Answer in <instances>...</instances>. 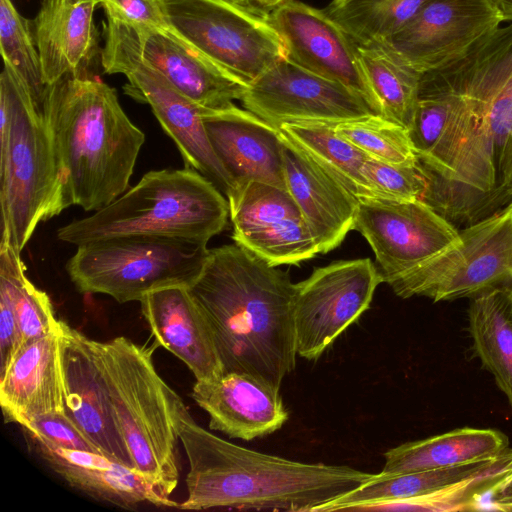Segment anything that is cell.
I'll return each instance as SVG.
<instances>
[{"instance_id": "7402d4cb", "label": "cell", "mask_w": 512, "mask_h": 512, "mask_svg": "<svg viewBox=\"0 0 512 512\" xmlns=\"http://www.w3.org/2000/svg\"><path fill=\"white\" fill-rule=\"evenodd\" d=\"M286 188L297 203L321 254L354 229L358 198L284 134Z\"/></svg>"}, {"instance_id": "8992f818", "label": "cell", "mask_w": 512, "mask_h": 512, "mask_svg": "<svg viewBox=\"0 0 512 512\" xmlns=\"http://www.w3.org/2000/svg\"><path fill=\"white\" fill-rule=\"evenodd\" d=\"M228 216V200L198 171L189 167L152 170L109 205L60 227L57 238L76 246L123 235L207 244L225 229Z\"/></svg>"}, {"instance_id": "603a6c76", "label": "cell", "mask_w": 512, "mask_h": 512, "mask_svg": "<svg viewBox=\"0 0 512 512\" xmlns=\"http://www.w3.org/2000/svg\"><path fill=\"white\" fill-rule=\"evenodd\" d=\"M139 302L155 344L184 362L196 381L224 373L211 325L189 287L159 289Z\"/></svg>"}, {"instance_id": "d590c367", "label": "cell", "mask_w": 512, "mask_h": 512, "mask_svg": "<svg viewBox=\"0 0 512 512\" xmlns=\"http://www.w3.org/2000/svg\"><path fill=\"white\" fill-rule=\"evenodd\" d=\"M0 46L4 62L21 78L41 111L46 85L32 22L17 11L11 0H0Z\"/></svg>"}, {"instance_id": "4316f807", "label": "cell", "mask_w": 512, "mask_h": 512, "mask_svg": "<svg viewBox=\"0 0 512 512\" xmlns=\"http://www.w3.org/2000/svg\"><path fill=\"white\" fill-rule=\"evenodd\" d=\"M48 466L71 487L122 508L141 503L175 507L178 503L138 471L94 452L55 447L29 436Z\"/></svg>"}, {"instance_id": "277c9868", "label": "cell", "mask_w": 512, "mask_h": 512, "mask_svg": "<svg viewBox=\"0 0 512 512\" xmlns=\"http://www.w3.org/2000/svg\"><path fill=\"white\" fill-rule=\"evenodd\" d=\"M41 112L70 205L95 212L130 187L145 134L114 88L90 76H65L46 87Z\"/></svg>"}, {"instance_id": "8fae6325", "label": "cell", "mask_w": 512, "mask_h": 512, "mask_svg": "<svg viewBox=\"0 0 512 512\" xmlns=\"http://www.w3.org/2000/svg\"><path fill=\"white\" fill-rule=\"evenodd\" d=\"M169 27L210 60L255 80L287 58L267 13L236 0H161Z\"/></svg>"}, {"instance_id": "ee69618b", "label": "cell", "mask_w": 512, "mask_h": 512, "mask_svg": "<svg viewBox=\"0 0 512 512\" xmlns=\"http://www.w3.org/2000/svg\"><path fill=\"white\" fill-rule=\"evenodd\" d=\"M244 3L253 2L263 8L274 9L288 0H242Z\"/></svg>"}, {"instance_id": "9c48e42d", "label": "cell", "mask_w": 512, "mask_h": 512, "mask_svg": "<svg viewBox=\"0 0 512 512\" xmlns=\"http://www.w3.org/2000/svg\"><path fill=\"white\" fill-rule=\"evenodd\" d=\"M101 64L107 74H123L124 92L148 104L163 130L176 144L185 167L209 179L225 196L235 183L223 167L209 141L203 107L174 88L163 75L141 57L129 24L107 19Z\"/></svg>"}, {"instance_id": "d6986e66", "label": "cell", "mask_w": 512, "mask_h": 512, "mask_svg": "<svg viewBox=\"0 0 512 512\" xmlns=\"http://www.w3.org/2000/svg\"><path fill=\"white\" fill-rule=\"evenodd\" d=\"M130 26L142 59L190 100L207 109L241 101L249 83L210 60L170 27Z\"/></svg>"}, {"instance_id": "ba28073f", "label": "cell", "mask_w": 512, "mask_h": 512, "mask_svg": "<svg viewBox=\"0 0 512 512\" xmlns=\"http://www.w3.org/2000/svg\"><path fill=\"white\" fill-rule=\"evenodd\" d=\"M206 243L175 237L123 235L77 246L66 271L82 293L119 303L174 286L190 287L204 266Z\"/></svg>"}, {"instance_id": "ac0fdd59", "label": "cell", "mask_w": 512, "mask_h": 512, "mask_svg": "<svg viewBox=\"0 0 512 512\" xmlns=\"http://www.w3.org/2000/svg\"><path fill=\"white\" fill-rule=\"evenodd\" d=\"M65 414L111 460L135 470L117 426L96 340L60 320Z\"/></svg>"}, {"instance_id": "836d02e7", "label": "cell", "mask_w": 512, "mask_h": 512, "mask_svg": "<svg viewBox=\"0 0 512 512\" xmlns=\"http://www.w3.org/2000/svg\"><path fill=\"white\" fill-rule=\"evenodd\" d=\"M20 254L8 239L1 237L0 289L11 300L22 346L29 340L57 331L60 320L55 317L49 296L27 277Z\"/></svg>"}, {"instance_id": "cb8c5ba5", "label": "cell", "mask_w": 512, "mask_h": 512, "mask_svg": "<svg viewBox=\"0 0 512 512\" xmlns=\"http://www.w3.org/2000/svg\"><path fill=\"white\" fill-rule=\"evenodd\" d=\"M60 328L25 342L0 373V404L6 422L18 425L47 413L65 412Z\"/></svg>"}, {"instance_id": "f1b7e54d", "label": "cell", "mask_w": 512, "mask_h": 512, "mask_svg": "<svg viewBox=\"0 0 512 512\" xmlns=\"http://www.w3.org/2000/svg\"><path fill=\"white\" fill-rule=\"evenodd\" d=\"M468 330L476 355L512 408V287H497L471 298Z\"/></svg>"}, {"instance_id": "5bb4252c", "label": "cell", "mask_w": 512, "mask_h": 512, "mask_svg": "<svg viewBox=\"0 0 512 512\" xmlns=\"http://www.w3.org/2000/svg\"><path fill=\"white\" fill-rule=\"evenodd\" d=\"M502 22L491 0H427L403 28L379 43L423 74L462 58Z\"/></svg>"}, {"instance_id": "60d3db41", "label": "cell", "mask_w": 512, "mask_h": 512, "mask_svg": "<svg viewBox=\"0 0 512 512\" xmlns=\"http://www.w3.org/2000/svg\"><path fill=\"white\" fill-rule=\"evenodd\" d=\"M512 511V466L479 495L472 511Z\"/></svg>"}, {"instance_id": "74e56055", "label": "cell", "mask_w": 512, "mask_h": 512, "mask_svg": "<svg viewBox=\"0 0 512 512\" xmlns=\"http://www.w3.org/2000/svg\"><path fill=\"white\" fill-rule=\"evenodd\" d=\"M361 173L382 198L418 200L422 198L427 186L418 163L393 164L367 157Z\"/></svg>"}, {"instance_id": "7bdbcfd3", "label": "cell", "mask_w": 512, "mask_h": 512, "mask_svg": "<svg viewBox=\"0 0 512 512\" xmlns=\"http://www.w3.org/2000/svg\"><path fill=\"white\" fill-rule=\"evenodd\" d=\"M511 201H512V155H511L510 165H509L506 183H505L504 191H503L504 206L506 205V203L511 202Z\"/></svg>"}, {"instance_id": "5b68a950", "label": "cell", "mask_w": 512, "mask_h": 512, "mask_svg": "<svg viewBox=\"0 0 512 512\" xmlns=\"http://www.w3.org/2000/svg\"><path fill=\"white\" fill-rule=\"evenodd\" d=\"M1 237L21 253L37 226L70 206L50 130L4 62L0 76Z\"/></svg>"}, {"instance_id": "3957f363", "label": "cell", "mask_w": 512, "mask_h": 512, "mask_svg": "<svg viewBox=\"0 0 512 512\" xmlns=\"http://www.w3.org/2000/svg\"><path fill=\"white\" fill-rule=\"evenodd\" d=\"M179 440L187 455L182 510L233 508L318 512L374 476L346 465L303 463L224 440L197 424L185 407Z\"/></svg>"}, {"instance_id": "484cf974", "label": "cell", "mask_w": 512, "mask_h": 512, "mask_svg": "<svg viewBox=\"0 0 512 512\" xmlns=\"http://www.w3.org/2000/svg\"><path fill=\"white\" fill-rule=\"evenodd\" d=\"M99 0H43L32 21L43 80L51 85L65 76H89L98 54L93 14Z\"/></svg>"}, {"instance_id": "f546056e", "label": "cell", "mask_w": 512, "mask_h": 512, "mask_svg": "<svg viewBox=\"0 0 512 512\" xmlns=\"http://www.w3.org/2000/svg\"><path fill=\"white\" fill-rule=\"evenodd\" d=\"M492 459L394 475L377 473L358 488L322 506L318 512L367 511L373 505L422 497L470 477Z\"/></svg>"}, {"instance_id": "4dcf8cb0", "label": "cell", "mask_w": 512, "mask_h": 512, "mask_svg": "<svg viewBox=\"0 0 512 512\" xmlns=\"http://www.w3.org/2000/svg\"><path fill=\"white\" fill-rule=\"evenodd\" d=\"M279 131L360 198H382L362 176L367 156L334 130L333 123L292 122Z\"/></svg>"}, {"instance_id": "d4e9b609", "label": "cell", "mask_w": 512, "mask_h": 512, "mask_svg": "<svg viewBox=\"0 0 512 512\" xmlns=\"http://www.w3.org/2000/svg\"><path fill=\"white\" fill-rule=\"evenodd\" d=\"M464 97L448 73L440 68L423 73L409 136L426 181L450 167L463 140Z\"/></svg>"}, {"instance_id": "83f0119b", "label": "cell", "mask_w": 512, "mask_h": 512, "mask_svg": "<svg viewBox=\"0 0 512 512\" xmlns=\"http://www.w3.org/2000/svg\"><path fill=\"white\" fill-rule=\"evenodd\" d=\"M509 449L508 437L498 430L458 428L387 450L379 473L394 475L454 467L492 459Z\"/></svg>"}, {"instance_id": "2e32d148", "label": "cell", "mask_w": 512, "mask_h": 512, "mask_svg": "<svg viewBox=\"0 0 512 512\" xmlns=\"http://www.w3.org/2000/svg\"><path fill=\"white\" fill-rule=\"evenodd\" d=\"M241 102L276 128L284 123H337L375 114L350 89L287 58L251 81Z\"/></svg>"}, {"instance_id": "7a4b0ae2", "label": "cell", "mask_w": 512, "mask_h": 512, "mask_svg": "<svg viewBox=\"0 0 512 512\" xmlns=\"http://www.w3.org/2000/svg\"><path fill=\"white\" fill-rule=\"evenodd\" d=\"M290 276L238 244L208 250L189 290L214 334L224 373L280 388L296 366Z\"/></svg>"}, {"instance_id": "f6af8a7d", "label": "cell", "mask_w": 512, "mask_h": 512, "mask_svg": "<svg viewBox=\"0 0 512 512\" xmlns=\"http://www.w3.org/2000/svg\"><path fill=\"white\" fill-rule=\"evenodd\" d=\"M237 1H241V2H243L242 0H237Z\"/></svg>"}, {"instance_id": "b9f144b4", "label": "cell", "mask_w": 512, "mask_h": 512, "mask_svg": "<svg viewBox=\"0 0 512 512\" xmlns=\"http://www.w3.org/2000/svg\"><path fill=\"white\" fill-rule=\"evenodd\" d=\"M499 10L504 22H512V0H491Z\"/></svg>"}, {"instance_id": "1f68e13d", "label": "cell", "mask_w": 512, "mask_h": 512, "mask_svg": "<svg viewBox=\"0 0 512 512\" xmlns=\"http://www.w3.org/2000/svg\"><path fill=\"white\" fill-rule=\"evenodd\" d=\"M357 47L367 81L380 104L381 115L409 129L422 73L382 43Z\"/></svg>"}, {"instance_id": "e575fe53", "label": "cell", "mask_w": 512, "mask_h": 512, "mask_svg": "<svg viewBox=\"0 0 512 512\" xmlns=\"http://www.w3.org/2000/svg\"><path fill=\"white\" fill-rule=\"evenodd\" d=\"M333 127L369 158L393 164L417 163L408 129L382 115L369 114L333 123Z\"/></svg>"}, {"instance_id": "d6a6232c", "label": "cell", "mask_w": 512, "mask_h": 512, "mask_svg": "<svg viewBox=\"0 0 512 512\" xmlns=\"http://www.w3.org/2000/svg\"><path fill=\"white\" fill-rule=\"evenodd\" d=\"M426 1L331 0L323 10L358 46H365L398 32Z\"/></svg>"}, {"instance_id": "bcb514c9", "label": "cell", "mask_w": 512, "mask_h": 512, "mask_svg": "<svg viewBox=\"0 0 512 512\" xmlns=\"http://www.w3.org/2000/svg\"><path fill=\"white\" fill-rule=\"evenodd\" d=\"M237 1V0H236Z\"/></svg>"}, {"instance_id": "8d00e7d4", "label": "cell", "mask_w": 512, "mask_h": 512, "mask_svg": "<svg viewBox=\"0 0 512 512\" xmlns=\"http://www.w3.org/2000/svg\"><path fill=\"white\" fill-rule=\"evenodd\" d=\"M512 466V450L492 459L470 477L434 493L373 505L367 511H472L476 498Z\"/></svg>"}, {"instance_id": "9a60e30c", "label": "cell", "mask_w": 512, "mask_h": 512, "mask_svg": "<svg viewBox=\"0 0 512 512\" xmlns=\"http://www.w3.org/2000/svg\"><path fill=\"white\" fill-rule=\"evenodd\" d=\"M226 197L233 240L270 265L299 264L319 253L286 188L251 180L237 184Z\"/></svg>"}, {"instance_id": "6da1fadb", "label": "cell", "mask_w": 512, "mask_h": 512, "mask_svg": "<svg viewBox=\"0 0 512 512\" xmlns=\"http://www.w3.org/2000/svg\"><path fill=\"white\" fill-rule=\"evenodd\" d=\"M466 104L463 140L448 170L421 198L457 228L504 206L512 155V22L442 67Z\"/></svg>"}, {"instance_id": "52a82bcc", "label": "cell", "mask_w": 512, "mask_h": 512, "mask_svg": "<svg viewBox=\"0 0 512 512\" xmlns=\"http://www.w3.org/2000/svg\"><path fill=\"white\" fill-rule=\"evenodd\" d=\"M114 417L134 468L167 495L179 480V417L186 407L158 374L155 347L119 336L96 341Z\"/></svg>"}, {"instance_id": "30bf717a", "label": "cell", "mask_w": 512, "mask_h": 512, "mask_svg": "<svg viewBox=\"0 0 512 512\" xmlns=\"http://www.w3.org/2000/svg\"><path fill=\"white\" fill-rule=\"evenodd\" d=\"M388 285L400 298L422 296L433 302L512 287V201L463 227L451 246Z\"/></svg>"}, {"instance_id": "44dd1931", "label": "cell", "mask_w": 512, "mask_h": 512, "mask_svg": "<svg viewBox=\"0 0 512 512\" xmlns=\"http://www.w3.org/2000/svg\"><path fill=\"white\" fill-rule=\"evenodd\" d=\"M192 397L209 416V428L250 441L278 431L288 420L280 388L247 373L227 372L196 381Z\"/></svg>"}, {"instance_id": "ffe728a7", "label": "cell", "mask_w": 512, "mask_h": 512, "mask_svg": "<svg viewBox=\"0 0 512 512\" xmlns=\"http://www.w3.org/2000/svg\"><path fill=\"white\" fill-rule=\"evenodd\" d=\"M202 120L211 146L235 186L254 180L286 188L278 128L235 104L204 108Z\"/></svg>"}, {"instance_id": "7c38bea8", "label": "cell", "mask_w": 512, "mask_h": 512, "mask_svg": "<svg viewBox=\"0 0 512 512\" xmlns=\"http://www.w3.org/2000/svg\"><path fill=\"white\" fill-rule=\"evenodd\" d=\"M380 283L381 273L369 258L331 263L296 283L293 320L297 355L317 360L370 307Z\"/></svg>"}, {"instance_id": "f35d334b", "label": "cell", "mask_w": 512, "mask_h": 512, "mask_svg": "<svg viewBox=\"0 0 512 512\" xmlns=\"http://www.w3.org/2000/svg\"><path fill=\"white\" fill-rule=\"evenodd\" d=\"M20 426L28 436L40 438L55 447L102 454L65 412L39 415Z\"/></svg>"}, {"instance_id": "4fadbf2b", "label": "cell", "mask_w": 512, "mask_h": 512, "mask_svg": "<svg viewBox=\"0 0 512 512\" xmlns=\"http://www.w3.org/2000/svg\"><path fill=\"white\" fill-rule=\"evenodd\" d=\"M354 229L369 243L387 284L440 254L459 235L421 199L360 198Z\"/></svg>"}, {"instance_id": "e0dca14e", "label": "cell", "mask_w": 512, "mask_h": 512, "mask_svg": "<svg viewBox=\"0 0 512 512\" xmlns=\"http://www.w3.org/2000/svg\"><path fill=\"white\" fill-rule=\"evenodd\" d=\"M281 37L287 59L325 79L339 83L361 97L381 115L358 54L357 44L324 10L288 0L267 13Z\"/></svg>"}, {"instance_id": "ab89813d", "label": "cell", "mask_w": 512, "mask_h": 512, "mask_svg": "<svg viewBox=\"0 0 512 512\" xmlns=\"http://www.w3.org/2000/svg\"><path fill=\"white\" fill-rule=\"evenodd\" d=\"M108 19L142 28H169L161 0H99Z\"/></svg>"}]
</instances>
